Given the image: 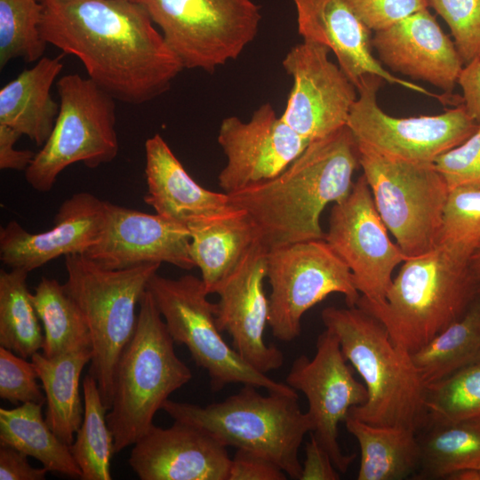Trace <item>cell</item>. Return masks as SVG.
<instances>
[{
  "instance_id": "cell-48",
  "label": "cell",
  "mask_w": 480,
  "mask_h": 480,
  "mask_svg": "<svg viewBox=\"0 0 480 480\" xmlns=\"http://www.w3.org/2000/svg\"><path fill=\"white\" fill-rule=\"evenodd\" d=\"M477 480H480V469L476 471Z\"/></svg>"
},
{
  "instance_id": "cell-6",
  "label": "cell",
  "mask_w": 480,
  "mask_h": 480,
  "mask_svg": "<svg viewBox=\"0 0 480 480\" xmlns=\"http://www.w3.org/2000/svg\"><path fill=\"white\" fill-rule=\"evenodd\" d=\"M256 387L244 385L222 402L206 406L168 399L164 410L174 420L197 427L225 446L260 454L292 479H300L302 465L299 450L305 435L313 430L298 395L270 393L263 396Z\"/></svg>"
},
{
  "instance_id": "cell-23",
  "label": "cell",
  "mask_w": 480,
  "mask_h": 480,
  "mask_svg": "<svg viewBox=\"0 0 480 480\" xmlns=\"http://www.w3.org/2000/svg\"><path fill=\"white\" fill-rule=\"evenodd\" d=\"M296 10L299 35L303 41L323 44L335 55L338 65L355 84L366 75H375L391 84L418 93L443 97L412 82L392 75L374 57L372 30L345 0H292Z\"/></svg>"
},
{
  "instance_id": "cell-32",
  "label": "cell",
  "mask_w": 480,
  "mask_h": 480,
  "mask_svg": "<svg viewBox=\"0 0 480 480\" xmlns=\"http://www.w3.org/2000/svg\"><path fill=\"white\" fill-rule=\"evenodd\" d=\"M30 297L43 324L42 353L45 356L52 358L92 348L86 321L63 284L55 279L43 277Z\"/></svg>"
},
{
  "instance_id": "cell-19",
  "label": "cell",
  "mask_w": 480,
  "mask_h": 480,
  "mask_svg": "<svg viewBox=\"0 0 480 480\" xmlns=\"http://www.w3.org/2000/svg\"><path fill=\"white\" fill-rule=\"evenodd\" d=\"M105 215L98 241L84 253L101 268L121 270L163 262L186 270L195 267L186 226L107 201Z\"/></svg>"
},
{
  "instance_id": "cell-15",
  "label": "cell",
  "mask_w": 480,
  "mask_h": 480,
  "mask_svg": "<svg viewBox=\"0 0 480 480\" xmlns=\"http://www.w3.org/2000/svg\"><path fill=\"white\" fill-rule=\"evenodd\" d=\"M316 348L311 359L301 355L293 361L286 384L305 395L312 433L328 452L337 470L344 473L356 453L345 454L341 451L339 424L346 420L351 408L366 402L368 393L365 385L355 379L333 332L325 328L318 335Z\"/></svg>"
},
{
  "instance_id": "cell-18",
  "label": "cell",
  "mask_w": 480,
  "mask_h": 480,
  "mask_svg": "<svg viewBox=\"0 0 480 480\" xmlns=\"http://www.w3.org/2000/svg\"><path fill=\"white\" fill-rule=\"evenodd\" d=\"M268 249L254 243L236 269L220 285L214 303L217 325L232 339V347L257 371L267 374L284 364V354L267 344L264 331L268 324L269 301L264 291Z\"/></svg>"
},
{
  "instance_id": "cell-36",
  "label": "cell",
  "mask_w": 480,
  "mask_h": 480,
  "mask_svg": "<svg viewBox=\"0 0 480 480\" xmlns=\"http://www.w3.org/2000/svg\"><path fill=\"white\" fill-rule=\"evenodd\" d=\"M426 405L428 425L480 417V360L427 386Z\"/></svg>"
},
{
  "instance_id": "cell-41",
  "label": "cell",
  "mask_w": 480,
  "mask_h": 480,
  "mask_svg": "<svg viewBox=\"0 0 480 480\" xmlns=\"http://www.w3.org/2000/svg\"><path fill=\"white\" fill-rule=\"evenodd\" d=\"M372 30L385 29L404 18L428 9V0H345Z\"/></svg>"
},
{
  "instance_id": "cell-16",
  "label": "cell",
  "mask_w": 480,
  "mask_h": 480,
  "mask_svg": "<svg viewBox=\"0 0 480 480\" xmlns=\"http://www.w3.org/2000/svg\"><path fill=\"white\" fill-rule=\"evenodd\" d=\"M330 52L323 44L302 41L282 62L292 87L281 116L309 142L346 126L358 96L355 84L330 60Z\"/></svg>"
},
{
  "instance_id": "cell-1",
  "label": "cell",
  "mask_w": 480,
  "mask_h": 480,
  "mask_svg": "<svg viewBox=\"0 0 480 480\" xmlns=\"http://www.w3.org/2000/svg\"><path fill=\"white\" fill-rule=\"evenodd\" d=\"M47 44L76 57L114 99L140 105L166 92L184 68L134 0H39Z\"/></svg>"
},
{
  "instance_id": "cell-5",
  "label": "cell",
  "mask_w": 480,
  "mask_h": 480,
  "mask_svg": "<svg viewBox=\"0 0 480 480\" xmlns=\"http://www.w3.org/2000/svg\"><path fill=\"white\" fill-rule=\"evenodd\" d=\"M135 331L116 367L113 398L107 422L114 436V454L134 444L153 425L156 412L171 394L192 378L176 355L174 340L147 289Z\"/></svg>"
},
{
  "instance_id": "cell-25",
  "label": "cell",
  "mask_w": 480,
  "mask_h": 480,
  "mask_svg": "<svg viewBox=\"0 0 480 480\" xmlns=\"http://www.w3.org/2000/svg\"><path fill=\"white\" fill-rule=\"evenodd\" d=\"M63 53L42 57L0 89V124L42 147L52 133L60 109L51 88L62 70Z\"/></svg>"
},
{
  "instance_id": "cell-17",
  "label": "cell",
  "mask_w": 480,
  "mask_h": 480,
  "mask_svg": "<svg viewBox=\"0 0 480 480\" xmlns=\"http://www.w3.org/2000/svg\"><path fill=\"white\" fill-rule=\"evenodd\" d=\"M218 143L227 157L218 182L229 194L276 177L301 155L309 141L266 102L247 122L235 116L225 117Z\"/></svg>"
},
{
  "instance_id": "cell-13",
  "label": "cell",
  "mask_w": 480,
  "mask_h": 480,
  "mask_svg": "<svg viewBox=\"0 0 480 480\" xmlns=\"http://www.w3.org/2000/svg\"><path fill=\"white\" fill-rule=\"evenodd\" d=\"M382 82L378 76L366 75L356 87L358 96L347 126L358 148L394 160L433 164L440 155L468 139L478 127L462 103L434 116H390L378 103Z\"/></svg>"
},
{
  "instance_id": "cell-30",
  "label": "cell",
  "mask_w": 480,
  "mask_h": 480,
  "mask_svg": "<svg viewBox=\"0 0 480 480\" xmlns=\"http://www.w3.org/2000/svg\"><path fill=\"white\" fill-rule=\"evenodd\" d=\"M410 356L426 387L480 360V291L459 320Z\"/></svg>"
},
{
  "instance_id": "cell-2",
  "label": "cell",
  "mask_w": 480,
  "mask_h": 480,
  "mask_svg": "<svg viewBox=\"0 0 480 480\" xmlns=\"http://www.w3.org/2000/svg\"><path fill=\"white\" fill-rule=\"evenodd\" d=\"M358 165L356 142L346 125L309 142L276 177L228 194L229 204L253 220L268 251L324 239L321 213L349 195Z\"/></svg>"
},
{
  "instance_id": "cell-3",
  "label": "cell",
  "mask_w": 480,
  "mask_h": 480,
  "mask_svg": "<svg viewBox=\"0 0 480 480\" xmlns=\"http://www.w3.org/2000/svg\"><path fill=\"white\" fill-rule=\"evenodd\" d=\"M325 327L338 337L341 351L366 387L364 404L348 416L375 426L414 430L428 425L426 385L410 353L396 347L385 326L357 306L327 307L321 314Z\"/></svg>"
},
{
  "instance_id": "cell-22",
  "label": "cell",
  "mask_w": 480,
  "mask_h": 480,
  "mask_svg": "<svg viewBox=\"0 0 480 480\" xmlns=\"http://www.w3.org/2000/svg\"><path fill=\"white\" fill-rule=\"evenodd\" d=\"M372 44L388 70L427 82L447 96L464 66L453 41L428 9L374 32Z\"/></svg>"
},
{
  "instance_id": "cell-28",
  "label": "cell",
  "mask_w": 480,
  "mask_h": 480,
  "mask_svg": "<svg viewBox=\"0 0 480 480\" xmlns=\"http://www.w3.org/2000/svg\"><path fill=\"white\" fill-rule=\"evenodd\" d=\"M344 423L361 450L357 480H400L419 470L420 447L414 430L371 425L350 416Z\"/></svg>"
},
{
  "instance_id": "cell-45",
  "label": "cell",
  "mask_w": 480,
  "mask_h": 480,
  "mask_svg": "<svg viewBox=\"0 0 480 480\" xmlns=\"http://www.w3.org/2000/svg\"><path fill=\"white\" fill-rule=\"evenodd\" d=\"M21 136L12 128L0 124V169L26 171L36 153L28 149H15L14 144Z\"/></svg>"
},
{
  "instance_id": "cell-9",
  "label": "cell",
  "mask_w": 480,
  "mask_h": 480,
  "mask_svg": "<svg viewBox=\"0 0 480 480\" xmlns=\"http://www.w3.org/2000/svg\"><path fill=\"white\" fill-rule=\"evenodd\" d=\"M147 289L174 342L185 345L195 364L206 371L212 392L242 384L270 393L298 395L289 385L254 369L226 342L216 323L214 303L208 300L201 278L186 275L172 279L155 274Z\"/></svg>"
},
{
  "instance_id": "cell-12",
  "label": "cell",
  "mask_w": 480,
  "mask_h": 480,
  "mask_svg": "<svg viewBox=\"0 0 480 480\" xmlns=\"http://www.w3.org/2000/svg\"><path fill=\"white\" fill-rule=\"evenodd\" d=\"M266 275L271 288L268 325L284 342L300 336L304 314L329 294L341 293L348 307L361 297L349 268L324 239L268 250Z\"/></svg>"
},
{
  "instance_id": "cell-47",
  "label": "cell",
  "mask_w": 480,
  "mask_h": 480,
  "mask_svg": "<svg viewBox=\"0 0 480 480\" xmlns=\"http://www.w3.org/2000/svg\"><path fill=\"white\" fill-rule=\"evenodd\" d=\"M468 263L473 275L480 282V244L471 255Z\"/></svg>"
},
{
  "instance_id": "cell-26",
  "label": "cell",
  "mask_w": 480,
  "mask_h": 480,
  "mask_svg": "<svg viewBox=\"0 0 480 480\" xmlns=\"http://www.w3.org/2000/svg\"><path fill=\"white\" fill-rule=\"evenodd\" d=\"M188 228L190 255L201 272L208 294L216 293L250 248L260 240L253 220L236 208L220 217L190 224Z\"/></svg>"
},
{
  "instance_id": "cell-46",
  "label": "cell",
  "mask_w": 480,
  "mask_h": 480,
  "mask_svg": "<svg viewBox=\"0 0 480 480\" xmlns=\"http://www.w3.org/2000/svg\"><path fill=\"white\" fill-rule=\"evenodd\" d=\"M457 84L462 91V105L469 116L480 123V59L464 65Z\"/></svg>"
},
{
  "instance_id": "cell-10",
  "label": "cell",
  "mask_w": 480,
  "mask_h": 480,
  "mask_svg": "<svg viewBox=\"0 0 480 480\" xmlns=\"http://www.w3.org/2000/svg\"><path fill=\"white\" fill-rule=\"evenodd\" d=\"M184 68L213 72L236 60L256 37L261 20L252 0H134Z\"/></svg>"
},
{
  "instance_id": "cell-8",
  "label": "cell",
  "mask_w": 480,
  "mask_h": 480,
  "mask_svg": "<svg viewBox=\"0 0 480 480\" xmlns=\"http://www.w3.org/2000/svg\"><path fill=\"white\" fill-rule=\"evenodd\" d=\"M59 114L52 133L25 171L27 182L48 192L68 166L83 163L91 169L112 162L119 144L116 104L109 93L78 74L57 82Z\"/></svg>"
},
{
  "instance_id": "cell-42",
  "label": "cell",
  "mask_w": 480,
  "mask_h": 480,
  "mask_svg": "<svg viewBox=\"0 0 480 480\" xmlns=\"http://www.w3.org/2000/svg\"><path fill=\"white\" fill-rule=\"evenodd\" d=\"M287 475L269 459L237 449L231 459L228 480H285Z\"/></svg>"
},
{
  "instance_id": "cell-38",
  "label": "cell",
  "mask_w": 480,
  "mask_h": 480,
  "mask_svg": "<svg viewBox=\"0 0 480 480\" xmlns=\"http://www.w3.org/2000/svg\"><path fill=\"white\" fill-rule=\"evenodd\" d=\"M448 25L464 65L480 59V0H428Z\"/></svg>"
},
{
  "instance_id": "cell-14",
  "label": "cell",
  "mask_w": 480,
  "mask_h": 480,
  "mask_svg": "<svg viewBox=\"0 0 480 480\" xmlns=\"http://www.w3.org/2000/svg\"><path fill=\"white\" fill-rule=\"evenodd\" d=\"M324 240L349 268L361 298L383 302L393 271L407 257L390 240L364 174L343 201L333 204Z\"/></svg>"
},
{
  "instance_id": "cell-11",
  "label": "cell",
  "mask_w": 480,
  "mask_h": 480,
  "mask_svg": "<svg viewBox=\"0 0 480 480\" xmlns=\"http://www.w3.org/2000/svg\"><path fill=\"white\" fill-rule=\"evenodd\" d=\"M357 149L377 211L405 256L435 249L449 188L434 164L403 162Z\"/></svg>"
},
{
  "instance_id": "cell-24",
  "label": "cell",
  "mask_w": 480,
  "mask_h": 480,
  "mask_svg": "<svg viewBox=\"0 0 480 480\" xmlns=\"http://www.w3.org/2000/svg\"><path fill=\"white\" fill-rule=\"evenodd\" d=\"M145 157L144 201L157 214L188 228L234 209L227 193L204 188L192 179L160 134L146 140Z\"/></svg>"
},
{
  "instance_id": "cell-7",
  "label": "cell",
  "mask_w": 480,
  "mask_h": 480,
  "mask_svg": "<svg viewBox=\"0 0 480 480\" xmlns=\"http://www.w3.org/2000/svg\"><path fill=\"white\" fill-rule=\"evenodd\" d=\"M161 264L111 270L84 254L65 256L63 287L82 312L92 348L89 374L97 381L104 405L111 407L118 359L136 327V305Z\"/></svg>"
},
{
  "instance_id": "cell-4",
  "label": "cell",
  "mask_w": 480,
  "mask_h": 480,
  "mask_svg": "<svg viewBox=\"0 0 480 480\" xmlns=\"http://www.w3.org/2000/svg\"><path fill=\"white\" fill-rule=\"evenodd\" d=\"M479 291L468 260L436 246L403 262L383 302L360 297L356 306L375 316L393 343L411 354L459 320Z\"/></svg>"
},
{
  "instance_id": "cell-21",
  "label": "cell",
  "mask_w": 480,
  "mask_h": 480,
  "mask_svg": "<svg viewBox=\"0 0 480 480\" xmlns=\"http://www.w3.org/2000/svg\"><path fill=\"white\" fill-rule=\"evenodd\" d=\"M129 465L141 480H228L227 446L204 430L174 420L154 424L133 444Z\"/></svg>"
},
{
  "instance_id": "cell-34",
  "label": "cell",
  "mask_w": 480,
  "mask_h": 480,
  "mask_svg": "<svg viewBox=\"0 0 480 480\" xmlns=\"http://www.w3.org/2000/svg\"><path fill=\"white\" fill-rule=\"evenodd\" d=\"M83 396L84 420L70 445L71 453L81 469V479L111 480L114 436L97 381L90 374L83 380Z\"/></svg>"
},
{
  "instance_id": "cell-43",
  "label": "cell",
  "mask_w": 480,
  "mask_h": 480,
  "mask_svg": "<svg viewBox=\"0 0 480 480\" xmlns=\"http://www.w3.org/2000/svg\"><path fill=\"white\" fill-rule=\"evenodd\" d=\"M300 480H338L340 475L328 452L310 432Z\"/></svg>"
},
{
  "instance_id": "cell-44",
  "label": "cell",
  "mask_w": 480,
  "mask_h": 480,
  "mask_svg": "<svg viewBox=\"0 0 480 480\" xmlns=\"http://www.w3.org/2000/svg\"><path fill=\"white\" fill-rule=\"evenodd\" d=\"M23 452L9 446L0 445L1 480H44L48 470L33 468Z\"/></svg>"
},
{
  "instance_id": "cell-39",
  "label": "cell",
  "mask_w": 480,
  "mask_h": 480,
  "mask_svg": "<svg viewBox=\"0 0 480 480\" xmlns=\"http://www.w3.org/2000/svg\"><path fill=\"white\" fill-rule=\"evenodd\" d=\"M33 363L0 347V397L13 404L36 403L44 404L45 396L36 381Z\"/></svg>"
},
{
  "instance_id": "cell-40",
  "label": "cell",
  "mask_w": 480,
  "mask_h": 480,
  "mask_svg": "<svg viewBox=\"0 0 480 480\" xmlns=\"http://www.w3.org/2000/svg\"><path fill=\"white\" fill-rule=\"evenodd\" d=\"M433 164L449 190L462 187L480 188V123L468 139L440 155Z\"/></svg>"
},
{
  "instance_id": "cell-27",
  "label": "cell",
  "mask_w": 480,
  "mask_h": 480,
  "mask_svg": "<svg viewBox=\"0 0 480 480\" xmlns=\"http://www.w3.org/2000/svg\"><path fill=\"white\" fill-rule=\"evenodd\" d=\"M92 357V348L52 358L39 351L31 356L45 394V420L53 433L69 446L84 420L79 381L84 367Z\"/></svg>"
},
{
  "instance_id": "cell-31",
  "label": "cell",
  "mask_w": 480,
  "mask_h": 480,
  "mask_svg": "<svg viewBox=\"0 0 480 480\" xmlns=\"http://www.w3.org/2000/svg\"><path fill=\"white\" fill-rule=\"evenodd\" d=\"M425 428L427 431L418 436V478L450 479L461 471L480 469V417Z\"/></svg>"
},
{
  "instance_id": "cell-29",
  "label": "cell",
  "mask_w": 480,
  "mask_h": 480,
  "mask_svg": "<svg viewBox=\"0 0 480 480\" xmlns=\"http://www.w3.org/2000/svg\"><path fill=\"white\" fill-rule=\"evenodd\" d=\"M43 404L24 403L0 408V445L12 447L38 460L48 471L81 477L70 446L51 429L42 415Z\"/></svg>"
},
{
  "instance_id": "cell-33",
  "label": "cell",
  "mask_w": 480,
  "mask_h": 480,
  "mask_svg": "<svg viewBox=\"0 0 480 480\" xmlns=\"http://www.w3.org/2000/svg\"><path fill=\"white\" fill-rule=\"evenodd\" d=\"M28 272L0 271V345L28 359L43 348L44 336L27 286Z\"/></svg>"
},
{
  "instance_id": "cell-35",
  "label": "cell",
  "mask_w": 480,
  "mask_h": 480,
  "mask_svg": "<svg viewBox=\"0 0 480 480\" xmlns=\"http://www.w3.org/2000/svg\"><path fill=\"white\" fill-rule=\"evenodd\" d=\"M43 5L39 0H0V68L21 58L26 62L39 60L47 44L39 26Z\"/></svg>"
},
{
  "instance_id": "cell-37",
  "label": "cell",
  "mask_w": 480,
  "mask_h": 480,
  "mask_svg": "<svg viewBox=\"0 0 480 480\" xmlns=\"http://www.w3.org/2000/svg\"><path fill=\"white\" fill-rule=\"evenodd\" d=\"M479 244L480 188L462 187L449 190L437 246L469 261Z\"/></svg>"
},
{
  "instance_id": "cell-20",
  "label": "cell",
  "mask_w": 480,
  "mask_h": 480,
  "mask_svg": "<svg viewBox=\"0 0 480 480\" xmlns=\"http://www.w3.org/2000/svg\"><path fill=\"white\" fill-rule=\"evenodd\" d=\"M105 217V201L88 192L74 194L47 231L31 233L15 220L1 227L0 260L11 269L30 272L60 256L84 254L98 241Z\"/></svg>"
}]
</instances>
